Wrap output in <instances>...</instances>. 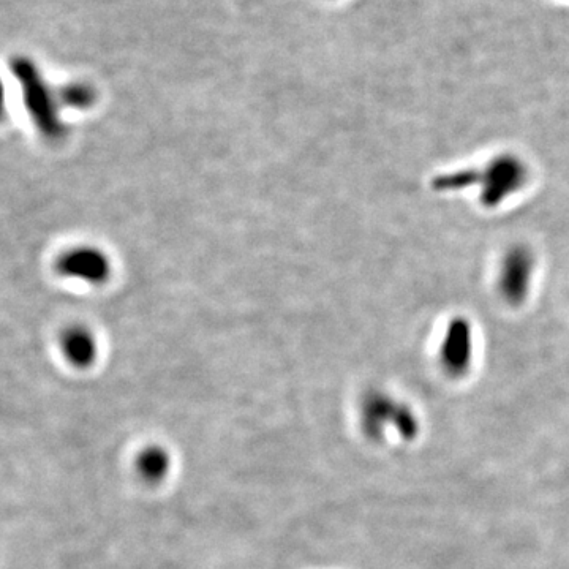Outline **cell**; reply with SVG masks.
Here are the masks:
<instances>
[{"mask_svg": "<svg viewBox=\"0 0 569 569\" xmlns=\"http://www.w3.org/2000/svg\"><path fill=\"white\" fill-rule=\"evenodd\" d=\"M391 427L402 440L415 441L421 424L410 405L389 396L388 392L369 391L361 402L362 434L380 441Z\"/></svg>", "mask_w": 569, "mask_h": 569, "instance_id": "6da1fadb", "label": "cell"}, {"mask_svg": "<svg viewBox=\"0 0 569 569\" xmlns=\"http://www.w3.org/2000/svg\"><path fill=\"white\" fill-rule=\"evenodd\" d=\"M530 181V168L521 155L502 152L481 168L478 185L479 204L486 209H498L519 195Z\"/></svg>", "mask_w": 569, "mask_h": 569, "instance_id": "7a4b0ae2", "label": "cell"}, {"mask_svg": "<svg viewBox=\"0 0 569 569\" xmlns=\"http://www.w3.org/2000/svg\"><path fill=\"white\" fill-rule=\"evenodd\" d=\"M536 257L525 244L509 245L503 252L497 271V291L506 306L519 309L532 293Z\"/></svg>", "mask_w": 569, "mask_h": 569, "instance_id": "3957f363", "label": "cell"}, {"mask_svg": "<svg viewBox=\"0 0 569 569\" xmlns=\"http://www.w3.org/2000/svg\"><path fill=\"white\" fill-rule=\"evenodd\" d=\"M438 364L451 380H462L470 374L475 359V328L470 318L456 315L441 334L437 351Z\"/></svg>", "mask_w": 569, "mask_h": 569, "instance_id": "277c9868", "label": "cell"}, {"mask_svg": "<svg viewBox=\"0 0 569 569\" xmlns=\"http://www.w3.org/2000/svg\"><path fill=\"white\" fill-rule=\"evenodd\" d=\"M171 468V457L166 449L160 446H149L143 449L136 459V470L141 479L149 484L162 483Z\"/></svg>", "mask_w": 569, "mask_h": 569, "instance_id": "5b68a950", "label": "cell"}, {"mask_svg": "<svg viewBox=\"0 0 569 569\" xmlns=\"http://www.w3.org/2000/svg\"><path fill=\"white\" fill-rule=\"evenodd\" d=\"M479 178H481V168L479 166H468V168H457V170L445 171L437 174L430 181V187L434 192L456 193L464 192L468 189H478Z\"/></svg>", "mask_w": 569, "mask_h": 569, "instance_id": "8992f818", "label": "cell"}]
</instances>
